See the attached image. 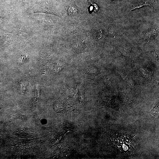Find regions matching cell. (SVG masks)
<instances>
[{
	"instance_id": "cell-2",
	"label": "cell",
	"mask_w": 159,
	"mask_h": 159,
	"mask_svg": "<svg viewBox=\"0 0 159 159\" xmlns=\"http://www.w3.org/2000/svg\"><path fill=\"white\" fill-rule=\"evenodd\" d=\"M77 9L73 6H71L68 10V13L70 15H74L77 13Z\"/></svg>"
},
{
	"instance_id": "cell-1",
	"label": "cell",
	"mask_w": 159,
	"mask_h": 159,
	"mask_svg": "<svg viewBox=\"0 0 159 159\" xmlns=\"http://www.w3.org/2000/svg\"><path fill=\"white\" fill-rule=\"evenodd\" d=\"M20 85L21 90L24 92L28 85V82L26 80H23L21 82Z\"/></svg>"
},
{
	"instance_id": "cell-3",
	"label": "cell",
	"mask_w": 159,
	"mask_h": 159,
	"mask_svg": "<svg viewBox=\"0 0 159 159\" xmlns=\"http://www.w3.org/2000/svg\"></svg>"
}]
</instances>
